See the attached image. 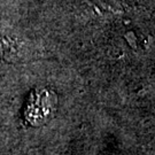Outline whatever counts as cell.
<instances>
[{"label": "cell", "instance_id": "1", "mask_svg": "<svg viewBox=\"0 0 155 155\" xmlns=\"http://www.w3.org/2000/svg\"><path fill=\"white\" fill-rule=\"evenodd\" d=\"M55 104V97L48 90L33 91L29 95L24 108V118L27 123L33 127L44 124L53 115Z\"/></svg>", "mask_w": 155, "mask_h": 155}]
</instances>
